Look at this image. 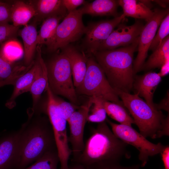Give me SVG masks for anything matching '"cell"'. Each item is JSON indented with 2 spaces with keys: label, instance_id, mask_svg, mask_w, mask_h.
I'll list each match as a JSON object with an SVG mask.
<instances>
[{
  "label": "cell",
  "instance_id": "836d02e7",
  "mask_svg": "<svg viewBox=\"0 0 169 169\" xmlns=\"http://www.w3.org/2000/svg\"><path fill=\"white\" fill-rule=\"evenodd\" d=\"M141 165H136L129 166H124L120 164V162H107L95 166L93 169H140Z\"/></svg>",
  "mask_w": 169,
  "mask_h": 169
},
{
  "label": "cell",
  "instance_id": "9a60e30c",
  "mask_svg": "<svg viewBox=\"0 0 169 169\" xmlns=\"http://www.w3.org/2000/svg\"><path fill=\"white\" fill-rule=\"evenodd\" d=\"M161 79L158 73L151 71L143 75L136 76L134 77L133 86L135 94L144 98L149 106L156 109L153 102V95Z\"/></svg>",
  "mask_w": 169,
  "mask_h": 169
},
{
  "label": "cell",
  "instance_id": "44dd1931",
  "mask_svg": "<svg viewBox=\"0 0 169 169\" xmlns=\"http://www.w3.org/2000/svg\"><path fill=\"white\" fill-rule=\"evenodd\" d=\"M119 5L122 8L123 14L125 17L149 21L154 14L151 10L140 1L136 0H118Z\"/></svg>",
  "mask_w": 169,
  "mask_h": 169
},
{
  "label": "cell",
  "instance_id": "f546056e",
  "mask_svg": "<svg viewBox=\"0 0 169 169\" xmlns=\"http://www.w3.org/2000/svg\"><path fill=\"white\" fill-rule=\"evenodd\" d=\"M158 29L157 33L156 34L149 49L153 52L161 45L163 39L169 35V13L163 19Z\"/></svg>",
  "mask_w": 169,
  "mask_h": 169
},
{
  "label": "cell",
  "instance_id": "7c38bea8",
  "mask_svg": "<svg viewBox=\"0 0 169 169\" xmlns=\"http://www.w3.org/2000/svg\"><path fill=\"white\" fill-rule=\"evenodd\" d=\"M123 14L110 20L92 23L87 26L84 44L88 52L92 54L125 19Z\"/></svg>",
  "mask_w": 169,
  "mask_h": 169
},
{
  "label": "cell",
  "instance_id": "6da1fadb",
  "mask_svg": "<svg viewBox=\"0 0 169 169\" xmlns=\"http://www.w3.org/2000/svg\"><path fill=\"white\" fill-rule=\"evenodd\" d=\"M127 145L114 135L105 121L93 129L83 151L72 161L92 169L103 163L120 162L123 157H130Z\"/></svg>",
  "mask_w": 169,
  "mask_h": 169
},
{
  "label": "cell",
  "instance_id": "83f0119b",
  "mask_svg": "<svg viewBox=\"0 0 169 169\" xmlns=\"http://www.w3.org/2000/svg\"><path fill=\"white\" fill-rule=\"evenodd\" d=\"M32 165L23 169H58L59 160L57 150L44 154Z\"/></svg>",
  "mask_w": 169,
  "mask_h": 169
},
{
  "label": "cell",
  "instance_id": "8d00e7d4",
  "mask_svg": "<svg viewBox=\"0 0 169 169\" xmlns=\"http://www.w3.org/2000/svg\"><path fill=\"white\" fill-rule=\"evenodd\" d=\"M156 109L159 110H163L169 112V93L167 92L166 97L158 104H155Z\"/></svg>",
  "mask_w": 169,
  "mask_h": 169
},
{
  "label": "cell",
  "instance_id": "3957f363",
  "mask_svg": "<svg viewBox=\"0 0 169 169\" xmlns=\"http://www.w3.org/2000/svg\"><path fill=\"white\" fill-rule=\"evenodd\" d=\"M28 116L27 121L18 130L20 160L18 169L26 168L46 153L57 150L53 129L48 117L33 119L32 115Z\"/></svg>",
  "mask_w": 169,
  "mask_h": 169
},
{
  "label": "cell",
  "instance_id": "277c9868",
  "mask_svg": "<svg viewBox=\"0 0 169 169\" xmlns=\"http://www.w3.org/2000/svg\"><path fill=\"white\" fill-rule=\"evenodd\" d=\"M116 93L132 116L141 135L153 139L169 136V114L165 117L161 110L152 108L136 94L120 91Z\"/></svg>",
  "mask_w": 169,
  "mask_h": 169
},
{
  "label": "cell",
  "instance_id": "7402d4cb",
  "mask_svg": "<svg viewBox=\"0 0 169 169\" xmlns=\"http://www.w3.org/2000/svg\"><path fill=\"white\" fill-rule=\"evenodd\" d=\"M38 34L35 23L26 25L20 32L24 45V60L28 66L33 62L36 49Z\"/></svg>",
  "mask_w": 169,
  "mask_h": 169
},
{
  "label": "cell",
  "instance_id": "b9f144b4",
  "mask_svg": "<svg viewBox=\"0 0 169 169\" xmlns=\"http://www.w3.org/2000/svg\"><path fill=\"white\" fill-rule=\"evenodd\" d=\"M157 2L160 5L162 6L163 7H166V3H168L167 1H155V2Z\"/></svg>",
  "mask_w": 169,
  "mask_h": 169
},
{
  "label": "cell",
  "instance_id": "d6a6232c",
  "mask_svg": "<svg viewBox=\"0 0 169 169\" xmlns=\"http://www.w3.org/2000/svg\"><path fill=\"white\" fill-rule=\"evenodd\" d=\"M20 65L13 66L5 60L0 54V81L10 77L16 71Z\"/></svg>",
  "mask_w": 169,
  "mask_h": 169
},
{
  "label": "cell",
  "instance_id": "30bf717a",
  "mask_svg": "<svg viewBox=\"0 0 169 169\" xmlns=\"http://www.w3.org/2000/svg\"><path fill=\"white\" fill-rule=\"evenodd\" d=\"M151 18L144 25L139 37L138 53L133 62L134 74L141 70L145 62L148 51L161 22L169 13V9L156 8Z\"/></svg>",
  "mask_w": 169,
  "mask_h": 169
},
{
  "label": "cell",
  "instance_id": "4316f807",
  "mask_svg": "<svg viewBox=\"0 0 169 169\" xmlns=\"http://www.w3.org/2000/svg\"><path fill=\"white\" fill-rule=\"evenodd\" d=\"M23 54L20 44L11 39L3 42L0 46V54L8 62L13 64L20 59Z\"/></svg>",
  "mask_w": 169,
  "mask_h": 169
},
{
  "label": "cell",
  "instance_id": "cb8c5ba5",
  "mask_svg": "<svg viewBox=\"0 0 169 169\" xmlns=\"http://www.w3.org/2000/svg\"><path fill=\"white\" fill-rule=\"evenodd\" d=\"M143 64L141 70H149L156 68H161L169 60V36H167L161 45L155 49Z\"/></svg>",
  "mask_w": 169,
  "mask_h": 169
},
{
  "label": "cell",
  "instance_id": "1f68e13d",
  "mask_svg": "<svg viewBox=\"0 0 169 169\" xmlns=\"http://www.w3.org/2000/svg\"><path fill=\"white\" fill-rule=\"evenodd\" d=\"M19 28L9 23L0 24V43L15 38Z\"/></svg>",
  "mask_w": 169,
  "mask_h": 169
},
{
  "label": "cell",
  "instance_id": "8992f818",
  "mask_svg": "<svg viewBox=\"0 0 169 169\" xmlns=\"http://www.w3.org/2000/svg\"><path fill=\"white\" fill-rule=\"evenodd\" d=\"M49 87L55 95L63 96L78 105L70 64L63 52L56 55L46 65Z\"/></svg>",
  "mask_w": 169,
  "mask_h": 169
},
{
  "label": "cell",
  "instance_id": "7a4b0ae2",
  "mask_svg": "<svg viewBox=\"0 0 169 169\" xmlns=\"http://www.w3.org/2000/svg\"><path fill=\"white\" fill-rule=\"evenodd\" d=\"M139 41V37L128 46L97 51L92 54L116 93L120 91L130 93L133 88L134 54L137 50Z\"/></svg>",
  "mask_w": 169,
  "mask_h": 169
},
{
  "label": "cell",
  "instance_id": "ffe728a7",
  "mask_svg": "<svg viewBox=\"0 0 169 169\" xmlns=\"http://www.w3.org/2000/svg\"><path fill=\"white\" fill-rule=\"evenodd\" d=\"M119 5L118 0H96L86 3L79 8L82 13L92 16H119L117 8Z\"/></svg>",
  "mask_w": 169,
  "mask_h": 169
},
{
  "label": "cell",
  "instance_id": "e575fe53",
  "mask_svg": "<svg viewBox=\"0 0 169 169\" xmlns=\"http://www.w3.org/2000/svg\"><path fill=\"white\" fill-rule=\"evenodd\" d=\"M11 5L0 1V24L11 21Z\"/></svg>",
  "mask_w": 169,
  "mask_h": 169
},
{
  "label": "cell",
  "instance_id": "8fae6325",
  "mask_svg": "<svg viewBox=\"0 0 169 169\" xmlns=\"http://www.w3.org/2000/svg\"><path fill=\"white\" fill-rule=\"evenodd\" d=\"M93 103L92 97H89L87 101L79 106L67 120L70 130L68 141L71 147L72 159L76 158L84 149V128Z\"/></svg>",
  "mask_w": 169,
  "mask_h": 169
},
{
  "label": "cell",
  "instance_id": "603a6c76",
  "mask_svg": "<svg viewBox=\"0 0 169 169\" xmlns=\"http://www.w3.org/2000/svg\"><path fill=\"white\" fill-rule=\"evenodd\" d=\"M35 14V9L32 4L18 1L11 5V21L15 26L27 25Z\"/></svg>",
  "mask_w": 169,
  "mask_h": 169
},
{
  "label": "cell",
  "instance_id": "d6986e66",
  "mask_svg": "<svg viewBox=\"0 0 169 169\" xmlns=\"http://www.w3.org/2000/svg\"><path fill=\"white\" fill-rule=\"evenodd\" d=\"M35 22H40L54 15L65 17L68 14L63 5L62 0H39L34 5Z\"/></svg>",
  "mask_w": 169,
  "mask_h": 169
},
{
  "label": "cell",
  "instance_id": "60d3db41",
  "mask_svg": "<svg viewBox=\"0 0 169 169\" xmlns=\"http://www.w3.org/2000/svg\"><path fill=\"white\" fill-rule=\"evenodd\" d=\"M16 79L14 76H12L8 79L3 81H0V87L7 84H14Z\"/></svg>",
  "mask_w": 169,
  "mask_h": 169
},
{
  "label": "cell",
  "instance_id": "d590c367",
  "mask_svg": "<svg viewBox=\"0 0 169 169\" xmlns=\"http://www.w3.org/2000/svg\"><path fill=\"white\" fill-rule=\"evenodd\" d=\"M62 3L68 13L76 9L79 6L86 4L84 0H62Z\"/></svg>",
  "mask_w": 169,
  "mask_h": 169
},
{
  "label": "cell",
  "instance_id": "ab89813d",
  "mask_svg": "<svg viewBox=\"0 0 169 169\" xmlns=\"http://www.w3.org/2000/svg\"><path fill=\"white\" fill-rule=\"evenodd\" d=\"M69 169H93L92 168L86 166L77 162L72 161V163L69 165Z\"/></svg>",
  "mask_w": 169,
  "mask_h": 169
},
{
  "label": "cell",
  "instance_id": "74e56055",
  "mask_svg": "<svg viewBox=\"0 0 169 169\" xmlns=\"http://www.w3.org/2000/svg\"><path fill=\"white\" fill-rule=\"evenodd\" d=\"M165 169H169V147L166 146L161 153Z\"/></svg>",
  "mask_w": 169,
  "mask_h": 169
},
{
  "label": "cell",
  "instance_id": "f1b7e54d",
  "mask_svg": "<svg viewBox=\"0 0 169 169\" xmlns=\"http://www.w3.org/2000/svg\"><path fill=\"white\" fill-rule=\"evenodd\" d=\"M92 97L93 107L88 116L87 121L99 123L105 121L107 114L104 106V100L99 98Z\"/></svg>",
  "mask_w": 169,
  "mask_h": 169
},
{
  "label": "cell",
  "instance_id": "e0dca14e",
  "mask_svg": "<svg viewBox=\"0 0 169 169\" xmlns=\"http://www.w3.org/2000/svg\"><path fill=\"white\" fill-rule=\"evenodd\" d=\"M40 67V63L38 59L30 69L19 77L14 84L13 91L9 99L6 104L7 107L12 108L16 105V100L18 97L25 92L29 91L33 82L35 79Z\"/></svg>",
  "mask_w": 169,
  "mask_h": 169
},
{
  "label": "cell",
  "instance_id": "5b68a950",
  "mask_svg": "<svg viewBox=\"0 0 169 169\" xmlns=\"http://www.w3.org/2000/svg\"><path fill=\"white\" fill-rule=\"evenodd\" d=\"M86 64V70L84 77L80 85L75 88L77 94L100 98L125 107L94 57H88Z\"/></svg>",
  "mask_w": 169,
  "mask_h": 169
},
{
  "label": "cell",
  "instance_id": "d4e9b609",
  "mask_svg": "<svg viewBox=\"0 0 169 169\" xmlns=\"http://www.w3.org/2000/svg\"><path fill=\"white\" fill-rule=\"evenodd\" d=\"M64 18L61 16L54 15L44 21L38 34L37 46L45 44L47 46L49 45L54 34L59 21L61 19Z\"/></svg>",
  "mask_w": 169,
  "mask_h": 169
},
{
  "label": "cell",
  "instance_id": "ba28073f",
  "mask_svg": "<svg viewBox=\"0 0 169 169\" xmlns=\"http://www.w3.org/2000/svg\"><path fill=\"white\" fill-rule=\"evenodd\" d=\"M79 8L68 13L58 24L51 42L47 46L49 52L62 49L79 40L85 34L87 27L84 24Z\"/></svg>",
  "mask_w": 169,
  "mask_h": 169
},
{
  "label": "cell",
  "instance_id": "52a82bcc",
  "mask_svg": "<svg viewBox=\"0 0 169 169\" xmlns=\"http://www.w3.org/2000/svg\"><path fill=\"white\" fill-rule=\"evenodd\" d=\"M105 121L110 125L112 131L117 137L139 151L138 158L141 161V167L146 165L149 157L161 153L166 146L161 143L155 144L150 142L132 126L117 124L107 118Z\"/></svg>",
  "mask_w": 169,
  "mask_h": 169
},
{
  "label": "cell",
  "instance_id": "4fadbf2b",
  "mask_svg": "<svg viewBox=\"0 0 169 169\" xmlns=\"http://www.w3.org/2000/svg\"><path fill=\"white\" fill-rule=\"evenodd\" d=\"M144 26L140 20L131 26L120 23L100 44L97 51L111 50L131 44L139 37Z\"/></svg>",
  "mask_w": 169,
  "mask_h": 169
},
{
  "label": "cell",
  "instance_id": "4dcf8cb0",
  "mask_svg": "<svg viewBox=\"0 0 169 169\" xmlns=\"http://www.w3.org/2000/svg\"><path fill=\"white\" fill-rule=\"evenodd\" d=\"M54 97L59 110L67 121L72 114L78 109L79 106L67 102L55 95Z\"/></svg>",
  "mask_w": 169,
  "mask_h": 169
},
{
  "label": "cell",
  "instance_id": "5bb4252c",
  "mask_svg": "<svg viewBox=\"0 0 169 169\" xmlns=\"http://www.w3.org/2000/svg\"><path fill=\"white\" fill-rule=\"evenodd\" d=\"M20 153L18 130L0 138V169H18Z\"/></svg>",
  "mask_w": 169,
  "mask_h": 169
},
{
  "label": "cell",
  "instance_id": "ac0fdd59",
  "mask_svg": "<svg viewBox=\"0 0 169 169\" xmlns=\"http://www.w3.org/2000/svg\"><path fill=\"white\" fill-rule=\"evenodd\" d=\"M36 50L40 67L29 90L32 96L33 106L28 113L31 114H34L36 111L41 94L46 90L48 84L47 67L42 57L41 49L39 46H37Z\"/></svg>",
  "mask_w": 169,
  "mask_h": 169
},
{
  "label": "cell",
  "instance_id": "9c48e42d",
  "mask_svg": "<svg viewBox=\"0 0 169 169\" xmlns=\"http://www.w3.org/2000/svg\"><path fill=\"white\" fill-rule=\"evenodd\" d=\"M47 115L53 129L60 164V169H69L68 161L72 151L69 146L67 129V120L62 115L56 103L47 104Z\"/></svg>",
  "mask_w": 169,
  "mask_h": 169
},
{
  "label": "cell",
  "instance_id": "2e32d148",
  "mask_svg": "<svg viewBox=\"0 0 169 169\" xmlns=\"http://www.w3.org/2000/svg\"><path fill=\"white\" fill-rule=\"evenodd\" d=\"M61 49L69 61L76 88L80 85L85 76L88 57L84 53L69 44Z\"/></svg>",
  "mask_w": 169,
  "mask_h": 169
},
{
  "label": "cell",
  "instance_id": "484cf974",
  "mask_svg": "<svg viewBox=\"0 0 169 169\" xmlns=\"http://www.w3.org/2000/svg\"><path fill=\"white\" fill-rule=\"evenodd\" d=\"M103 105L107 114L120 124L132 126V124H135L133 118L130 116L124 106L105 100L103 101Z\"/></svg>",
  "mask_w": 169,
  "mask_h": 169
},
{
  "label": "cell",
  "instance_id": "f35d334b",
  "mask_svg": "<svg viewBox=\"0 0 169 169\" xmlns=\"http://www.w3.org/2000/svg\"><path fill=\"white\" fill-rule=\"evenodd\" d=\"M169 60L166 61L161 67L160 72L158 74L161 77L166 76L168 74L169 71Z\"/></svg>",
  "mask_w": 169,
  "mask_h": 169
}]
</instances>
